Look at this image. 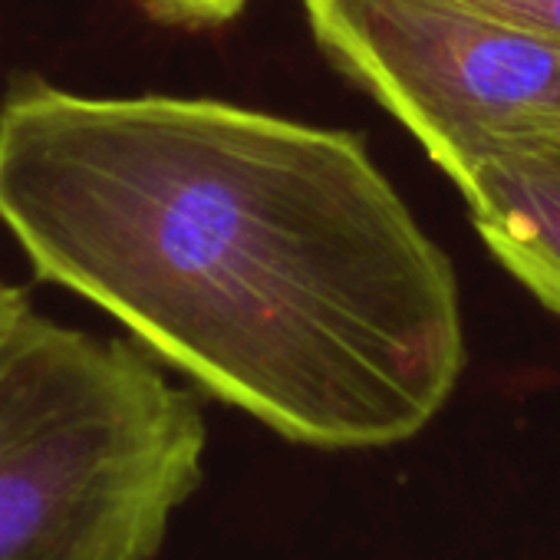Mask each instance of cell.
Returning <instances> with one entry per match:
<instances>
[{
    "instance_id": "cell-1",
    "label": "cell",
    "mask_w": 560,
    "mask_h": 560,
    "mask_svg": "<svg viewBox=\"0 0 560 560\" xmlns=\"http://www.w3.org/2000/svg\"><path fill=\"white\" fill-rule=\"evenodd\" d=\"M0 224L37 280L301 445L406 442L465 370L455 267L357 132L24 73Z\"/></svg>"
},
{
    "instance_id": "cell-2",
    "label": "cell",
    "mask_w": 560,
    "mask_h": 560,
    "mask_svg": "<svg viewBox=\"0 0 560 560\" xmlns=\"http://www.w3.org/2000/svg\"><path fill=\"white\" fill-rule=\"evenodd\" d=\"M198 399L0 280V560H152L198 491Z\"/></svg>"
},
{
    "instance_id": "cell-3",
    "label": "cell",
    "mask_w": 560,
    "mask_h": 560,
    "mask_svg": "<svg viewBox=\"0 0 560 560\" xmlns=\"http://www.w3.org/2000/svg\"><path fill=\"white\" fill-rule=\"evenodd\" d=\"M327 60L455 178L511 139L560 136V40L462 0H304Z\"/></svg>"
},
{
    "instance_id": "cell-4",
    "label": "cell",
    "mask_w": 560,
    "mask_h": 560,
    "mask_svg": "<svg viewBox=\"0 0 560 560\" xmlns=\"http://www.w3.org/2000/svg\"><path fill=\"white\" fill-rule=\"evenodd\" d=\"M452 182L488 250L560 317V136L488 145Z\"/></svg>"
},
{
    "instance_id": "cell-5",
    "label": "cell",
    "mask_w": 560,
    "mask_h": 560,
    "mask_svg": "<svg viewBox=\"0 0 560 560\" xmlns=\"http://www.w3.org/2000/svg\"><path fill=\"white\" fill-rule=\"evenodd\" d=\"M462 4L521 31L560 40V0H462Z\"/></svg>"
},
{
    "instance_id": "cell-6",
    "label": "cell",
    "mask_w": 560,
    "mask_h": 560,
    "mask_svg": "<svg viewBox=\"0 0 560 560\" xmlns=\"http://www.w3.org/2000/svg\"><path fill=\"white\" fill-rule=\"evenodd\" d=\"M139 4L165 24L214 27L237 18L247 8V0H139Z\"/></svg>"
}]
</instances>
